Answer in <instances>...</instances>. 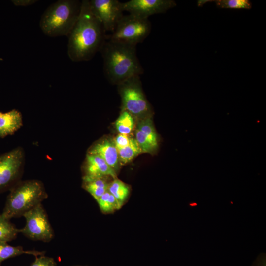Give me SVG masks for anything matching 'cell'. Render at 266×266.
<instances>
[{"mask_svg":"<svg viewBox=\"0 0 266 266\" xmlns=\"http://www.w3.org/2000/svg\"><path fill=\"white\" fill-rule=\"evenodd\" d=\"M106 32L91 11L89 0L81 1L78 19L68 35L67 54L73 62L87 61L100 51Z\"/></svg>","mask_w":266,"mask_h":266,"instance_id":"cell-1","label":"cell"},{"mask_svg":"<svg viewBox=\"0 0 266 266\" xmlns=\"http://www.w3.org/2000/svg\"><path fill=\"white\" fill-rule=\"evenodd\" d=\"M136 46L106 40L100 51L103 58L104 73L109 81L118 85L143 73Z\"/></svg>","mask_w":266,"mask_h":266,"instance_id":"cell-2","label":"cell"},{"mask_svg":"<svg viewBox=\"0 0 266 266\" xmlns=\"http://www.w3.org/2000/svg\"><path fill=\"white\" fill-rule=\"evenodd\" d=\"M9 190L1 213L8 220L23 216L48 197L44 184L36 179L20 180Z\"/></svg>","mask_w":266,"mask_h":266,"instance_id":"cell-3","label":"cell"},{"mask_svg":"<svg viewBox=\"0 0 266 266\" xmlns=\"http://www.w3.org/2000/svg\"><path fill=\"white\" fill-rule=\"evenodd\" d=\"M81 2L59 0L49 6L41 16L39 26L50 37L68 36L79 15Z\"/></svg>","mask_w":266,"mask_h":266,"instance_id":"cell-4","label":"cell"},{"mask_svg":"<svg viewBox=\"0 0 266 266\" xmlns=\"http://www.w3.org/2000/svg\"><path fill=\"white\" fill-rule=\"evenodd\" d=\"M151 29L148 19L129 14L124 15L106 39L136 46L149 35Z\"/></svg>","mask_w":266,"mask_h":266,"instance_id":"cell-5","label":"cell"},{"mask_svg":"<svg viewBox=\"0 0 266 266\" xmlns=\"http://www.w3.org/2000/svg\"><path fill=\"white\" fill-rule=\"evenodd\" d=\"M122 110L134 116H149L150 107L142 91L140 76L132 77L119 84Z\"/></svg>","mask_w":266,"mask_h":266,"instance_id":"cell-6","label":"cell"},{"mask_svg":"<svg viewBox=\"0 0 266 266\" xmlns=\"http://www.w3.org/2000/svg\"><path fill=\"white\" fill-rule=\"evenodd\" d=\"M26 220L24 227L19 229V233L34 241L48 242L54 238V232L42 203H40L24 213Z\"/></svg>","mask_w":266,"mask_h":266,"instance_id":"cell-7","label":"cell"},{"mask_svg":"<svg viewBox=\"0 0 266 266\" xmlns=\"http://www.w3.org/2000/svg\"><path fill=\"white\" fill-rule=\"evenodd\" d=\"M24 163L25 153L21 147L0 155V193L10 190L20 180Z\"/></svg>","mask_w":266,"mask_h":266,"instance_id":"cell-8","label":"cell"},{"mask_svg":"<svg viewBox=\"0 0 266 266\" xmlns=\"http://www.w3.org/2000/svg\"><path fill=\"white\" fill-rule=\"evenodd\" d=\"M91 12L105 32L112 33L124 15L123 2L118 0H89Z\"/></svg>","mask_w":266,"mask_h":266,"instance_id":"cell-9","label":"cell"},{"mask_svg":"<svg viewBox=\"0 0 266 266\" xmlns=\"http://www.w3.org/2000/svg\"><path fill=\"white\" fill-rule=\"evenodd\" d=\"M176 5L175 1L172 0H130L123 2L124 11L144 19L165 13Z\"/></svg>","mask_w":266,"mask_h":266,"instance_id":"cell-10","label":"cell"},{"mask_svg":"<svg viewBox=\"0 0 266 266\" xmlns=\"http://www.w3.org/2000/svg\"><path fill=\"white\" fill-rule=\"evenodd\" d=\"M135 139L142 152L153 154L159 147V137L150 116L142 118L138 123Z\"/></svg>","mask_w":266,"mask_h":266,"instance_id":"cell-11","label":"cell"},{"mask_svg":"<svg viewBox=\"0 0 266 266\" xmlns=\"http://www.w3.org/2000/svg\"><path fill=\"white\" fill-rule=\"evenodd\" d=\"M83 181L110 176L116 177V172L100 157L87 154L83 167Z\"/></svg>","mask_w":266,"mask_h":266,"instance_id":"cell-12","label":"cell"},{"mask_svg":"<svg viewBox=\"0 0 266 266\" xmlns=\"http://www.w3.org/2000/svg\"><path fill=\"white\" fill-rule=\"evenodd\" d=\"M87 154L101 157L115 172L119 168L120 162L118 150L113 141L104 140L99 142L89 149Z\"/></svg>","mask_w":266,"mask_h":266,"instance_id":"cell-13","label":"cell"},{"mask_svg":"<svg viewBox=\"0 0 266 266\" xmlns=\"http://www.w3.org/2000/svg\"><path fill=\"white\" fill-rule=\"evenodd\" d=\"M23 125L20 112L13 109L6 112H0V138L14 133Z\"/></svg>","mask_w":266,"mask_h":266,"instance_id":"cell-14","label":"cell"},{"mask_svg":"<svg viewBox=\"0 0 266 266\" xmlns=\"http://www.w3.org/2000/svg\"><path fill=\"white\" fill-rule=\"evenodd\" d=\"M45 251L36 250H25L22 246H13L7 242H0V265L2 262L11 258L22 254H30L35 257L43 255Z\"/></svg>","mask_w":266,"mask_h":266,"instance_id":"cell-15","label":"cell"},{"mask_svg":"<svg viewBox=\"0 0 266 266\" xmlns=\"http://www.w3.org/2000/svg\"><path fill=\"white\" fill-rule=\"evenodd\" d=\"M109 183L104 178L83 181V187L97 201L108 191Z\"/></svg>","mask_w":266,"mask_h":266,"instance_id":"cell-16","label":"cell"},{"mask_svg":"<svg viewBox=\"0 0 266 266\" xmlns=\"http://www.w3.org/2000/svg\"><path fill=\"white\" fill-rule=\"evenodd\" d=\"M108 191L114 197L121 207L128 197L130 189L125 183L116 178L109 183Z\"/></svg>","mask_w":266,"mask_h":266,"instance_id":"cell-17","label":"cell"},{"mask_svg":"<svg viewBox=\"0 0 266 266\" xmlns=\"http://www.w3.org/2000/svg\"><path fill=\"white\" fill-rule=\"evenodd\" d=\"M19 233V229L0 214V242L12 241L16 238Z\"/></svg>","mask_w":266,"mask_h":266,"instance_id":"cell-18","label":"cell"},{"mask_svg":"<svg viewBox=\"0 0 266 266\" xmlns=\"http://www.w3.org/2000/svg\"><path fill=\"white\" fill-rule=\"evenodd\" d=\"M117 150L120 165L128 163L142 153L136 139L133 138H131L130 142L127 146Z\"/></svg>","mask_w":266,"mask_h":266,"instance_id":"cell-19","label":"cell"},{"mask_svg":"<svg viewBox=\"0 0 266 266\" xmlns=\"http://www.w3.org/2000/svg\"><path fill=\"white\" fill-rule=\"evenodd\" d=\"M133 116L126 110L122 112L115 122L117 130L120 133L128 134L132 131L134 127Z\"/></svg>","mask_w":266,"mask_h":266,"instance_id":"cell-20","label":"cell"},{"mask_svg":"<svg viewBox=\"0 0 266 266\" xmlns=\"http://www.w3.org/2000/svg\"><path fill=\"white\" fill-rule=\"evenodd\" d=\"M97 202L101 212L104 213H110L121 208L116 199L108 191Z\"/></svg>","mask_w":266,"mask_h":266,"instance_id":"cell-21","label":"cell"},{"mask_svg":"<svg viewBox=\"0 0 266 266\" xmlns=\"http://www.w3.org/2000/svg\"><path fill=\"white\" fill-rule=\"evenodd\" d=\"M214 1L217 7L222 8L249 9L252 7V4L248 0H217Z\"/></svg>","mask_w":266,"mask_h":266,"instance_id":"cell-22","label":"cell"},{"mask_svg":"<svg viewBox=\"0 0 266 266\" xmlns=\"http://www.w3.org/2000/svg\"><path fill=\"white\" fill-rule=\"evenodd\" d=\"M30 266H57V264L54 258L43 255L35 257Z\"/></svg>","mask_w":266,"mask_h":266,"instance_id":"cell-23","label":"cell"},{"mask_svg":"<svg viewBox=\"0 0 266 266\" xmlns=\"http://www.w3.org/2000/svg\"><path fill=\"white\" fill-rule=\"evenodd\" d=\"M130 140L131 138L128 135L119 133L113 141L117 149L118 150L127 146L129 144Z\"/></svg>","mask_w":266,"mask_h":266,"instance_id":"cell-24","label":"cell"},{"mask_svg":"<svg viewBox=\"0 0 266 266\" xmlns=\"http://www.w3.org/2000/svg\"><path fill=\"white\" fill-rule=\"evenodd\" d=\"M37 1V0H14L13 3L18 6H27L32 5Z\"/></svg>","mask_w":266,"mask_h":266,"instance_id":"cell-25","label":"cell"},{"mask_svg":"<svg viewBox=\"0 0 266 266\" xmlns=\"http://www.w3.org/2000/svg\"><path fill=\"white\" fill-rule=\"evenodd\" d=\"M265 254L260 255L254 264V266H266Z\"/></svg>","mask_w":266,"mask_h":266,"instance_id":"cell-26","label":"cell"},{"mask_svg":"<svg viewBox=\"0 0 266 266\" xmlns=\"http://www.w3.org/2000/svg\"><path fill=\"white\" fill-rule=\"evenodd\" d=\"M212 1L213 0H198L197 1V3H198V6H202L203 4H204L205 3H206L207 2Z\"/></svg>","mask_w":266,"mask_h":266,"instance_id":"cell-27","label":"cell"},{"mask_svg":"<svg viewBox=\"0 0 266 266\" xmlns=\"http://www.w3.org/2000/svg\"><path fill=\"white\" fill-rule=\"evenodd\" d=\"M72 266H82V265H74Z\"/></svg>","mask_w":266,"mask_h":266,"instance_id":"cell-28","label":"cell"},{"mask_svg":"<svg viewBox=\"0 0 266 266\" xmlns=\"http://www.w3.org/2000/svg\"><path fill=\"white\" fill-rule=\"evenodd\" d=\"M0 266H1V265H0Z\"/></svg>","mask_w":266,"mask_h":266,"instance_id":"cell-29","label":"cell"}]
</instances>
